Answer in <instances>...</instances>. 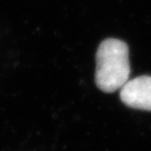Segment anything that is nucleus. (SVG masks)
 Segmentation results:
<instances>
[{
    "mask_svg": "<svg viewBox=\"0 0 151 151\" xmlns=\"http://www.w3.org/2000/svg\"><path fill=\"white\" fill-rule=\"evenodd\" d=\"M95 81L104 93H113L129 81L130 51L126 42L108 38L99 44L96 55Z\"/></svg>",
    "mask_w": 151,
    "mask_h": 151,
    "instance_id": "obj_1",
    "label": "nucleus"
},
{
    "mask_svg": "<svg viewBox=\"0 0 151 151\" xmlns=\"http://www.w3.org/2000/svg\"><path fill=\"white\" fill-rule=\"evenodd\" d=\"M120 99L131 108L151 111V76L141 75L129 80L121 88Z\"/></svg>",
    "mask_w": 151,
    "mask_h": 151,
    "instance_id": "obj_2",
    "label": "nucleus"
}]
</instances>
